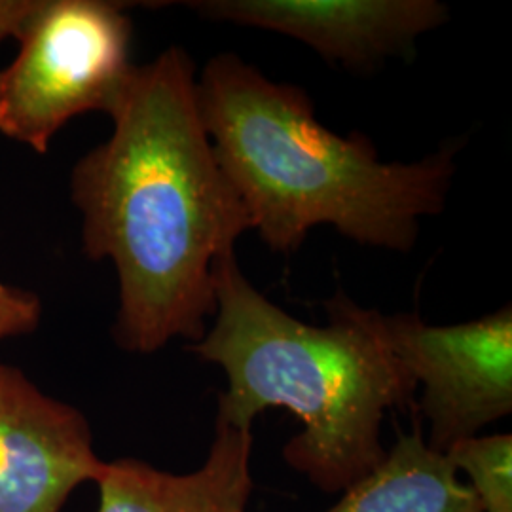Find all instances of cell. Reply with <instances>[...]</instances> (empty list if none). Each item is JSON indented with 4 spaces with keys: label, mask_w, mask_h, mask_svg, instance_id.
I'll use <instances>...</instances> for the list:
<instances>
[{
    "label": "cell",
    "mask_w": 512,
    "mask_h": 512,
    "mask_svg": "<svg viewBox=\"0 0 512 512\" xmlns=\"http://www.w3.org/2000/svg\"><path fill=\"white\" fill-rule=\"evenodd\" d=\"M112 133L71 175L82 247L118 275L114 340L150 355L200 342L215 315V270L251 220L203 128L196 67L181 48L133 67Z\"/></svg>",
    "instance_id": "6da1fadb"
},
{
    "label": "cell",
    "mask_w": 512,
    "mask_h": 512,
    "mask_svg": "<svg viewBox=\"0 0 512 512\" xmlns=\"http://www.w3.org/2000/svg\"><path fill=\"white\" fill-rule=\"evenodd\" d=\"M196 95L220 169L275 253H296L323 224L359 245L408 253L421 219L444 209L456 143L418 162H382L363 133L319 124L302 88L232 52L209 59Z\"/></svg>",
    "instance_id": "7a4b0ae2"
},
{
    "label": "cell",
    "mask_w": 512,
    "mask_h": 512,
    "mask_svg": "<svg viewBox=\"0 0 512 512\" xmlns=\"http://www.w3.org/2000/svg\"><path fill=\"white\" fill-rule=\"evenodd\" d=\"M215 325L192 344L219 365L215 425L253 429L258 414L287 408L304 429L283 458L325 494H342L384 461L382 421L412 403L416 384L389 346L385 315L344 293L325 302L329 325L304 323L258 293L236 255L215 270Z\"/></svg>",
    "instance_id": "3957f363"
},
{
    "label": "cell",
    "mask_w": 512,
    "mask_h": 512,
    "mask_svg": "<svg viewBox=\"0 0 512 512\" xmlns=\"http://www.w3.org/2000/svg\"><path fill=\"white\" fill-rule=\"evenodd\" d=\"M131 35L126 4L38 0L0 69V135L42 156L74 118L109 114L135 67Z\"/></svg>",
    "instance_id": "277c9868"
},
{
    "label": "cell",
    "mask_w": 512,
    "mask_h": 512,
    "mask_svg": "<svg viewBox=\"0 0 512 512\" xmlns=\"http://www.w3.org/2000/svg\"><path fill=\"white\" fill-rule=\"evenodd\" d=\"M397 359L421 387L418 410L429 423L427 444L446 452L512 412V310L476 321L427 325L418 313L385 315Z\"/></svg>",
    "instance_id": "5b68a950"
},
{
    "label": "cell",
    "mask_w": 512,
    "mask_h": 512,
    "mask_svg": "<svg viewBox=\"0 0 512 512\" xmlns=\"http://www.w3.org/2000/svg\"><path fill=\"white\" fill-rule=\"evenodd\" d=\"M101 467L86 416L0 365V512H61Z\"/></svg>",
    "instance_id": "8992f818"
},
{
    "label": "cell",
    "mask_w": 512,
    "mask_h": 512,
    "mask_svg": "<svg viewBox=\"0 0 512 512\" xmlns=\"http://www.w3.org/2000/svg\"><path fill=\"white\" fill-rule=\"evenodd\" d=\"M202 18L274 31L349 71H370L448 21L435 0H196Z\"/></svg>",
    "instance_id": "52a82bcc"
},
{
    "label": "cell",
    "mask_w": 512,
    "mask_h": 512,
    "mask_svg": "<svg viewBox=\"0 0 512 512\" xmlns=\"http://www.w3.org/2000/svg\"><path fill=\"white\" fill-rule=\"evenodd\" d=\"M253 429L215 425L200 469L177 475L141 459L103 461L97 512H249Z\"/></svg>",
    "instance_id": "ba28073f"
},
{
    "label": "cell",
    "mask_w": 512,
    "mask_h": 512,
    "mask_svg": "<svg viewBox=\"0 0 512 512\" xmlns=\"http://www.w3.org/2000/svg\"><path fill=\"white\" fill-rule=\"evenodd\" d=\"M325 512H480L476 495L446 454L433 450L414 421L384 461L349 486Z\"/></svg>",
    "instance_id": "9c48e42d"
},
{
    "label": "cell",
    "mask_w": 512,
    "mask_h": 512,
    "mask_svg": "<svg viewBox=\"0 0 512 512\" xmlns=\"http://www.w3.org/2000/svg\"><path fill=\"white\" fill-rule=\"evenodd\" d=\"M444 454L469 478L480 512H512L511 435L459 440Z\"/></svg>",
    "instance_id": "30bf717a"
},
{
    "label": "cell",
    "mask_w": 512,
    "mask_h": 512,
    "mask_svg": "<svg viewBox=\"0 0 512 512\" xmlns=\"http://www.w3.org/2000/svg\"><path fill=\"white\" fill-rule=\"evenodd\" d=\"M40 319L42 302L37 294L0 279V340L35 332Z\"/></svg>",
    "instance_id": "8fae6325"
},
{
    "label": "cell",
    "mask_w": 512,
    "mask_h": 512,
    "mask_svg": "<svg viewBox=\"0 0 512 512\" xmlns=\"http://www.w3.org/2000/svg\"><path fill=\"white\" fill-rule=\"evenodd\" d=\"M38 0H0V46L18 37L23 23L35 12Z\"/></svg>",
    "instance_id": "7c38bea8"
}]
</instances>
